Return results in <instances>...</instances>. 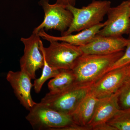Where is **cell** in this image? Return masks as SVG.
Listing matches in <instances>:
<instances>
[{"mask_svg":"<svg viewBox=\"0 0 130 130\" xmlns=\"http://www.w3.org/2000/svg\"><path fill=\"white\" fill-rule=\"evenodd\" d=\"M124 53V50L107 55L83 54L77 59L72 70L75 83L82 85H92L106 74Z\"/></svg>","mask_w":130,"mask_h":130,"instance_id":"6da1fadb","label":"cell"},{"mask_svg":"<svg viewBox=\"0 0 130 130\" xmlns=\"http://www.w3.org/2000/svg\"><path fill=\"white\" fill-rule=\"evenodd\" d=\"M111 7L109 1L95 0L81 8L68 6L66 8L71 12L73 19L69 28L61 36L70 35L100 23Z\"/></svg>","mask_w":130,"mask_h":130,"instance_id":"7a4b0ae2","label":"cell"},{"mask_svg":"<svg viewBox=\"0 0 130 130\" xmlns=\"http://www.w3.org/2000/svg\"><path fill=\"white\" fill-rule=\"evenodd\" d=\"M91 86L74 83L58 93L49 92L40 102L57 111L71 115L79 103L88 94Z\"/></svg>","mask_w":130,"mask_h":130,"instance_id":"3957f363","label":"cell"},{"mask_svg":"<svg viewBox=\"0 0 130 130\" xmlns=\"http://www.w3.org/2000/svg\"><path fill=\"white\" fill-rule=\"evenodd\" d=\"M49 42L50 46L45 48L41 40L40 48L47 63L53 68L72 70L77 59L83 54L79 46L65 42Z\"/></svg>","mask_w":130,"mask_h":130,"instance_id":"277c9868","label":"cell"},{"mask_svg":"<svg viewBox=\"0 0 130 130\" xmlns=\"http://www.w3.org/2000/svg\"><path fill=\"white\" fill-rule=\"evenodd\" d=\"M26 120L38 130H58L74 123L70 115L57 111L41 103H37L29 110Z\"/></svg>","mask_w":130,"mask_h":130,"instance_id":"5b68a950","label":"cell"},{"mask_svg":"<svg viewBox=\"0 0 130 130\" xmlns=\"http://www.w3.org/2000/svg\"><path fill=\"white\" fill-rule=\"evenodd\" d=\"M39 4L44 11V19L33 31L38 32L42 29L46 31L54 29L60 31L62 35L72 23L73 16L71 12L56 3L50 4L49 0H40Z\"/></svg>","mask_w":130,"mask_h":130,"instance_id":"8992f818","label":"cell"},{"mask_svg":"<svg viewBox=\"0 0 130 130\" xmlns=\"http://www.w3.org/2000/svg\"><path fill=\"white\" fill-rule=\"evenodd\" d=\"M105 26L97 35L102 36L120 37L128 34L130 25L129 1H125L115 7H111L107 13Z\"/></svg>","mask_w":130,"mask_h":130,"instance_id":"52a82bcc","label":"cell"},{"mask_svg":"<svg viewBox=\"0 0 130 130\" xmlns=\"http://www.w3.org/2000/svg\"><path fill=\"white\" fill-rule=\"evenodd\" d=\"M40 38L38 32L33 31L29 37L20 40L24 46V54L20 60V70L32 79H36V72L44 65V57L40 48Z\"/></svg>","mask_w":130,"mask_h":130,"instance_id":"ba28073f","label":"cell"},{"mask_svg":"<svg viewBox=\"0 0 130 130\" xmlns=\"http://www.w3.org/2000/svg\"><path fill=\"white\" fill-rule=\"evenodd\" d=\"M130 77L128 64L107 73L90 86L89 93L98 99L109 96L118 91Z\"/></svg>","mask_w":130,"mask_h":130,"instance_id":"9c48e42d","label":"cell"},{"mask_svg":"<svg viewBox=\"0 0 130 130\" xmlns=\"http://www.w3.org/2000/svg\"><path fill=\"white\" fill-rule=\"evenodd\" d=\"M129 39L122 36H102L96 35L91 42L79 47L84 54L107 55L124 50Z\"/></svg>","mask_w":130,"mask_h":130,"instance_id":"30bf717a","label":"cell"},{"mask_svg":"<svg viewBox=\"0 0 130 130\" xmlns=\"http://www.w3.org/2000/svg\"><path fill=\"white\" fill-rule=\"evenodd\" d=\"M6 79L21 105L27 110H30L36 103L33 101L31 94L33 86L31 78L20 70L16 72L9 71L7 75Z\"/></svg>","mask_w":130,"mask_h":130,"instance_id":"8fae6325","label":"cell"},{"mask_svg":"<svg viewBox=\"0 0 130 130\" xmlns=\"http://www.w3.org/2000/svg\"><path fill=\"white\" fill-rule=\"evenodd\" d=\"M120 89L109 96L98 99L93 118L89 125L92 130L95 126L107 123L120 109L118 103Z\"/></svg>","mask_w":130,"mask_h":130,"instance_id":"7c38bea8","label":"cell"},{"mask_svg":"<svg viewBox=\"0 0 130 130\" xmlns=\"http://www.w3.org/2000/svg\"><path fill=\"white\" fill-rule=\"evenodd\" d=\"M106 24L104 23H100L94 26L85 29L75 35L70 34L59 37L54 36L47 34L44 29L38 32L40 37L44 40L65 42L77 46H82L88 44L94 39L100 30Z\"/></svg>","mask_w":130,"mask_h":130,"instance_id":"4fadbf2b","label":"cell"},{"mask_svg":"<svg viewBox=\"0 0 130 130\" xmlns=\"http://www.w3.org/2000/svg\"><path fill=\"white\" fill-rule=\"evenodd\" d=\"M98 100V98L89 93L70 115L74 123L84 126H89L94 112Z\"/></svg>","mask_w":130,"mask_h":130,"instance_id":"5bb4252c","label":"cell"},{"mask_svg":"<svg viewBox=\"0 0 130 130\" xmlns=\"http://www.w3.org/2000/svg\"><path fill=\"white\" fill-rule=\"evenodd\" d=\"M76 79L72 70H61L56 76L48 84L50 93H58L64 90L75 83Z\"/></svg>","mask_w":130,"mask_h":130,"instance_id":"9a60e30c","label":"cell"},{"mask_svg":"<svg viewBox=\"0 0 130 130\" xmlns=\"http://www.w3.org/2000/svg\"><path fill=\"white\" fill-rule=\"evenodd\" d=\"M107 123L116 130H130V108L120 109Z\"/></svg>","mask_w":130,"mask_h":130,"instance_id":"2e32d148","label":"cell"},{"mask_svg":"<svg viewBox=\"0 0 130 130\" xmlns=\"http://www.w3.org/2000/svg\"><path fill=\"white\" fill-rule=\"evenodd\" d=\"M44 65L41 75L39 78L35 79L33 86L35 92L40 93L44 83L48 79L54 77L59 73L61 70L51 67L48 64L44 56Z\"/></svg>","mask_w":130,"mask_h":130,"instance_id":"e0dca14e","label":"cell"},{"mask_svg":"<svg viewBox=\"0 0 130 130\" xmlns=\"http://www.w3.org/2000/svg\"><path fill=\"white\" fill-rule=\"evenodd\" d=\"M120 89L118 103L120 109L130 108V77L125 82Z\"/></svg>","mask_w":130,"mask_h":130,"instance_id":"ac0fdd59","label":"cell"},{"mask_svg":"<svg viewBox=\"0 0 130 130\" xmlns=\"http://www.w3.org/2000/svg\"><path fill=\"white\" fill-rule=\"evenodd\" d=\"M129 40V42L123 56L107 70L106 73L112 70L123 67L130 63V40Z\"/></svg>","mask_w":130,"mask_h":130,"instance_id":"d6986e66","label":"cell"},{"mask_svg":"<svg viewBox=\"0 0 130 130\" xmlns=\"http://www.w3.org/2000/svg\"><path fill=\"white\" fill-rule=\"evenodd\" d=\"M93 130H116L114 127L107 123L99 124L93 127Z\"/></svg>","mask_w":130,"mask_h":130,"instance_id":"ffe728a7","label":"cell"},{"mask_svg":"<svg viewBox=\"0 0 130 130\" xmlns=\"http://www.w3.org/2000/svg\"><path fill=\"white\" fill-rule=\"evenodd\" d=\"M56 3L66 8L68 6H75L76 0H57Z\"/></svg>","mask_w":130,"mask_h":130,"instance_id":"44dd1931","label":"cell"},{"mask_svg":"<svg viewBox=\"0 0 130 130\" xmlns=\"http://www.w3.org/2000/svg\"><path fill=\"white\" fill-rule=\"evenodd\" d=\"M128 34H129V39L130 40V27H129V33Z\"/></svg>","mask_w":130,"mask_h":130,"instance_id":"7402d4cb","label":"cell"},{"mask_svg":"<svg viewBox=\"0 0 130 130\" xmlns=\"http://www.w3.org/2000/svg\"><path fill=\"white\" fill-rule=\"evenodd\" d=\"M130 8V1H129Z\"/></svg>","mask_w":130,"mask_h":130,"instance_id":"603a6c76","label":"cell"},{"mask_svg":"<svg viewBox=\"0 0 130 130\" xmlns=\"http://www.w3.org/2000/svg\"><path fill=\"white\" fill-rule=\"evenodd\" d=\"M129 65H130V63H129Z\"/></svg>","mask_w":130,"mask_h":130,"instance_id":"cb8c5ba5","label":"cell"}]
</instances>
